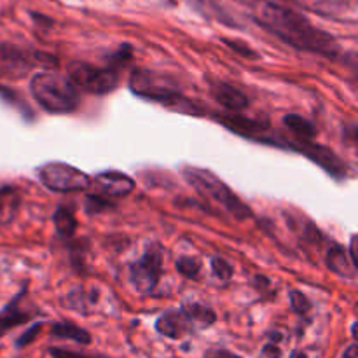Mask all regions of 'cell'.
Segmentation results:
<instances>
[{
	"label": "cell",
	"instance_id": "cell-13",
	"mask_svg": "<svg viewBox=\"0 0 358 358\" xmlns=\"http://www.w3.org/2000/svg\"><path fill=\"white\" fill-rule=\"evenodd\" d=\"M212 94L227 110H243L248 107L247 94L238 87L231 86V84L222 83V80H217L212 84Z\"/></svg>",
	"mask_w": 358,
	"mask_h": 358
},
{
	"label": "cell",
	"instance_id": "cell-2",
	"mask_svg": "<svg viewBox=\"0 0 358 358\" xmlns=\"http://www.w3.org/2000/svg\"><path fill=\"white\" fill-rule=\"evenodd\" d=\"M31 96L51 114H70L79 105V93L76 86L65 77L51 72H41L31 77Z\"/></svg>",
	"mask_w": 358,
	"mask_h": 358
},
{
	"label": "cell",
	"instance_id": "cell-16",
	"mask_svg": "<svg viewBox=\"0 0 358 358\" xmlns=\"http://www.w3.org/2000/svg\"><path fill=\"white\" fill-rule=\"evenodd\" d=\"M21 205V194L16 187H6L0 189V224L13 222L14 217L17 215V210Z\"/></svg>",
	"mask_w": 358,
	"mask_h": 358
},
{
	"label": "cell",
	"instance_id": "cell-17",
	"mask_svg": "<svg viewBox=\"0 0 358 358\" xmlns=\"http://www.w3.org/2000/svg\"><path fill=\"white\" fill-rule=\"evenodd\" d=\"M51 334L55 338L62 339H70V341H76L79 345H91V336L90 332L84 331V329L77 327V325L70 324V322H56L51 325Z\"/></svg>",
	"mask_w": 358,
	"mask_h": 358
},
{
	"label": "cell",
	"instance_id": "cell-20",
	"mask_svg": "<svg viewBox=\"0 0 358 358\" xmlns=\"http://www.w3.org/2000/svg\"><path fill=\"white\" fill-rule=\"evenodd\" d=\"M131 56H133L131 45L122 44L117 51L112 52V55L108 56V69H114L119 72V69H121V66H124L126 63L131 59Z\"/></svg>",
	"mask_w": 358,
	"mask_h": 358
},
{
	"label": "cell",
	"instance_id": "cell-23",
	"mask_svg": "<svg viewBox=\"0 0 358 358\" xmlns=\"http://www.w3.org/2000/svg\"><path fill=\"white\" fill-rule=\"evenodd\" d=\"M212 271L217 278L229 280L231 276H233V266H231L227 261H224V259L213 257L212 259Z\"/></svg>",
	"mask_w": 358,
	"mask_h": 358
},
{
	"label": "cell",
	"instance_id": "cell-14",
	"mask_svg": "<svg viewBox=\"0 0 358 358\" xmlns=\"http://www.w3.org/2000/svg\"><path fill=\"white\" fill-rule=\"evenodd\" d=\"M23 297H24V290H21V292L17 294V296L14 297V299L10 301L2 311H0V338L6 336L10 329L24 324V322H28L31 317H34V315L24 311L23 306H21V299H23Z\"/></svg>",
	"mask_w": 358,
	"mask_h": 358
},
{
	"label": "cell",
	"instance_id": "cell-1",
	"mask_svg": "<svg viewBox=\"0 0 358 358\" xmlns=\"http://www.w3.org/2000/svg\"><path fill=\"white\" fill-rule=\"evenodd\" d=\"M250 10L254 20L282 38L283 42L301 51L317 52V55L334 58L339 52V44L336 38L327 31L315 27L308 17L296 10L289 9L280 3L269 2V0H252Z\"/></svg>",
	"mask_w": 358,
	"mask_h": 358
},
{
	"label": "cell",
	"instance_id": "cell-7",
	"mask_svg": "<svg viewBox=\"0 0 358 358\" xmlns=\"http://www.w3.org/2000/svg\"><path fill=\"white\" fill-rule=\"evenodd\" d=\"M42 184L56 192H79L90 187L91 178L66 163H48L38 170Z\"/></svg>",
	"mask_w": 358,
	"mask_h": 358
},
{
	"label": "cell",
	"instance_id": "cell-4",
	"mask_svg": "<svg viewBox=\"0 0 358 358\" xmlns=\"http://www.w3.org/2000/svg\"><path fill=\"white\" fill-rule=\"evenodd\" d=\"M217 315L205 304H184L180 310H171L161 315L156 322V331L170 339H180L198 329L215 324Z\"/></svg>",
	"mask_w": 358,
	"mask_h": 358
},
{
	"label": "cell",
	"instance_id": "cell-26",
	"mask_svg": "<svg viewBox=\"0 0 358 358\" xmlns=\"http://www.w3.org/2000/svg\"><path fill=\"white\" fill-rule=\"evenodd\" d=\"M49 355L52 358H101V357L86 355V353L70 352V350H65V348H49Z\"/></svg>",
	"mask_w": 358,
	"mask_h": 358
},
{
	"label": "cell",
	"instance_id": "cell-29",
	"mask_svg": "<svg viewBox=\"0 0 358 358\" xmlns=\"http://www.w3.org/2000/svg\"><path fill=\"white\" fill-rule=\"evenodd\" d=\"M213 358H241V357L234 355V353L227 352V350H219V352L213 353Z\"/></svg>",
	"mask_w": 358,
	"mask_h": 358
},
{
	"label": "cell",
	"instance_id": "cell-25",
	"mask_svg": "<svg viewBox=\"0 0 358 358\" xmlns=\"http://www.w3.org/2000/svg\"><path fill=\"white\" fill-rule=\"evenodd\" d=\"M224 44L229 45L233 51H236L238 55L241 56H247V58H257V52L254 51V49L248 48L247 44H243V42L240 41H229V38H224Z\"/></svg>",
	"mask_w": 358,
	"mask_h": 358
},
{
	"label": "cell",
	"instance_id": "cell-19",
	"mask_svg": "<svg viewBox=\"0 0 358 358\" xmlns=\"http://www.w3.org/2000/svg\"><path fill=\"white\" fill-rule=\"evenodd\" d=\"M52 220H55L56 229H58L62 236H72L77 231L76 215H73V212L69 206H59L55 212V215H52Z\"/></svg>",
	"mask_w": 358,
	"mask_h": 358
},
{
	"label": "cell",
	"instance_id": "cell-3",
	"mask_svg": "<svg viewBox=\"0 0 358 358\" xmlns=\"http://www.w3.org/2000/svg\"><path fill=\"white\" fill-rule=\"evenodd\" d=\"M182 175L187 180V184L191 187L196 189V192L203 196V198L210 199L215 205L222 206L226 212H229L231 215L236 220H245L252 215L248 205H245L219 177L212 173L208 170H203L198 166H185L182 168Z\"/></svg>",
	"mask_w": 358,
	"mask_h": 358
},
{
	"label": "cell",
	"instance_id": "cell-27",
	"mask_svg": "<svg viewBox=\"0 0 358 358\" xmlns=\"http://www.w3.org/2000/svg\"><path fill=\"white\" fill-rule=\"evenodd\" d=\"M262 358H282V348L275 343H269L262 348Z\"/></svg>",
	"mask_w": 358,
	"mask_h": 358
},
{
	"label": "cell",
	"instance_id": "cell-8",
	"mask_svg": "<svg viewBox=\"0 0 358 358\" xmlns=\"http://www.w3.org/2000/svg\"><path fill=\"white\" fill-rule=\"evenodd\" d=\"M163 271V250L159 245H150L145 254L129 266L131 283L140 294H150L159 283Z\"/></svg>",
	"mask_w": 358,
	"mask_h": 358
},
{
	"label": "cell",
	"instance_id": "cell-28",
	"mask_svg": "<svg viewBox=\"0 0 358 358\" xmlns=\"http://www.w3.org/2000/svg\"><path fill=\"white\" fill-rule=\"evenodd\" d=\"M350 261H352V264L358 266V257H357V234H353L352 240H350Z\"/></svg>",
	"mask_w": 358,
	"mask_h": 358
},
{
	"label": "cell",
	"instance_id": "cell-21",
	"mask_svg": "<svg viewBox=\"0 0 358 358\" xmlns=\"http://www.w3.org/2000/svg\"><path fill=\"white\" fill-rule=\"evenodd\" d=\"M175 266H177L178 273L187 276V278H194V276H198L199 269H201V264H199L198 259L194 257H178L177 262H175Z\"/></svg>",
	"mask_w": 358,
	"mask_h": 358
},
{
	"label": "cell",
	"instance_id": "cell-31",
	"mask_svg": "<svg viewBox=\"0 0 358 358\" xmlns=\"http://www.w3.org/2000/svg\"><path fill=\"white\" fill-rule=\"evenodd\" d=\"M290 358H308L306 353L299 352V350H296V352H292V355H290Z\"/></svg>",
	"mask_w": 358,
	"mask_h": 358
},
{
	"label": "cell",
	"instance_id": "cell-11",
	"mask_svg": "<svg viewBox=\"0 0 358 358\" xmlns=\"http://www.w3.org/2000/svg\"><path fill=\"white\" fill-rule=\"evenodd\" d=\"M34 59L16 45L0 44V79H21L30 72Z\"/></svg>",
	"mask_w": 358,
	"mask_h": 358
},
{
	"label": "cell",
	"instance_id": "cell-6",
	"mask_svg": "<svg viewBox=\"0 0 358 358\" xmlns=\"http://www.w3.org/2000/svg\"><path fill=\"white\" fill-rule=\"evenodd\" d=\"M69 80L76 87L93 94H107L119 84V72L114 69H98L84 62H72L66 66Z\"/></svg>",
	"mask_w": 358,
	"mask_h": 358
},
{
	"label": "cell",
	"instance_id": "cell-15",
	"mask_svg": "<svg viewBox=\"0 0 358 358\" xmlns=\"http://www.w3.org/2000/svg\"><path fill=\"white\" fill-rule=\"evenodd\" d=\"M325 261H327V268L343 278H355L357 276V268L352 264L348 254L341 245H331L327 255H325Z\"/></svg>",
	"mask_w": 358,
	"mask_h": 358
},
{
	"label": "cell",
	"instance_id": "cell-9",
	"mask_svg": "<svg viewBox=\"0 0 358 358\" xmlns=\"http://www.w3.org/2000/svg\"><path fill=\"white\" fill-rule=\"evenodd\" d=\"M285 147L297 150L303 156H306L308 159H311L313 163H317L318 166L324 168L329 175H332L334 178L341 180L346 177V164L343 163L341 157L334 152V150L327 149L324 145H318L313 142H304V140H297V142H287Z\"/></svg>",
	"mask_w": 358,
	"mask_h": 358
},
{
	"label": "cell",
	"instance_id": "cell-10",
	"mask_svg": "<svg viewBox=\"0 0 358 358\" xmlns=\"http://www.w3.org/2000/svg\"><path fill=\"white\" fill-rule=\"evenodd\" d=\"M90 187L93 189V198L100 199L103 203H110L112 199H119L128 196L135 189V182L124 173L119 171H105L90 182Z\"/></svg>",
	"mask_w": 358,
	"mask_h": 358
},
{
	"label": "cell",
	"instance_id": "cell-24",
	"mask_svg": "<svg viewBox=\"0 0 358 358\" xmlns=\"http://www.w3.org/2000/svg\"><path fill=\"white\" fill-rule=\"evenodd\" d=\"M42 327H44V324H35L34 327L28 329V331L24 332V334L21 336V338L17 339V341H16V346H17V348H24V346L31 345V343H34L35 339H37L38 332L42 331Z\"/></svg>",
	"mask_w": 358,
	"mask_h": 358
},
{
	"label": "cell",
	"instance_id": "cell-22",
	"mask_svg": "<svg viewBox=\"0 0 358 358\" xmlns=\"http://www.w3.org/2000/svg\"><path fill=\"white\" fill-rule=\"evenodd\" d=\"M289 297H290V304H292L296 313L306 315L310 313L311 308H313V304H311V301L308 299V296H304V294L299 292V290H292V292L289 294Z\"/></svg>",
	"mask_w": 358,
	"mask_h": 358
},
{
	"label": "cell",
	"instance_id": "cell-30",
	"mask_svg": "<svg viewBox=\"0 0 358 358\" xmlns=\"http://www.w3.org/2000/svg\"><path fill=\"white\" fill-rule=\"evenodd\" d=\"M343 358H357V346L355 345L350 346V348L345 352V357Z\"/></svg>",
	"mask_w": 358,
	"mask_h": 358
},
{
	"label": "cell",
	"instance_id": "cell-12",
	"mask_svg": "<svg viewBox=\"0 0 358 358\" xmlns=\"http://www.w3.org/2000/svg\"><path fill=\"white\" fill-rule=\"evenodd\" d=\"M217 121L222 126H226L227 129H231V131L238 133V135L255 140H261L266 129L269 128L268 122L257 121V119H248L245 115L238 114H220L217 115Z\"/></svg>",
	"mask_w": 358,
	"mask_h": 358
},
{
	"label": "cell",
	"instance_id": "cell-5",
	"mask_svg": "<svg viewBox=\"0 0 358 358\" xmlns=\"http://www.w3.org/2000/svg\"><path fill=\"white\" fill-rule=\"evenodd\" d=\"M129 90L136 96L145 98V100L150 101H159V103L168 105V107L182 108V105L185 103L175 80L159 76L156 72H149V70H133L131 79H129Z\"/></svg>",
	"mask_w": 358,
	"mask_h": 358
},
{
	"label": "cell",
	"instance_id": "cell-18",
	"mask_svg": "<svg viewBox=\"0 0 358 358\" xmlns=\"http://www.w3.org/2000/svg\"><path fill=\"white\" fill-rule=\"evenodd\" d=\"M283 124L290 129V131L296 135L297 140H304V142H311L315 135H317V129L311 124L308 119H304L303 115L297 114H287L283 117Z\"/></svg>",
	"mask_w": 358,
	"mask_h": 358
}]
</instances>
